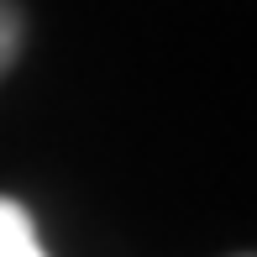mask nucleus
<instances>
[{
    "mask_svg": "<svg viewBox=\"0 0 257 257\" xmlns=\"http://www.w3.org/2000/svg\"><path fill=\"white\" fill-rule=\"evenodd\" d=\"M0 257H48L42 241H37L32 215L16 200H6V194H0Z\"/></svg>",
    "mask_w": 257,
    "mask_h": 257,
    "instance_id": "f257e3e1",
    "label": "nucleus"
},
{
    "mask_svg": "<svg viewBox=\"0 0 257 257\" xmlns=\"http://www.w3.org/2000/svg\"><path fill=\"white\" fill-rule=\"evenodd\" d=\"M16 53H21V11L16 0H0V79L16 63Z\"/></svg>",
    "mask_w": 257,
    "mask_h": 257,
    "instance_id": "f03ea898",
    "label": "nucleus"
},
{
    "mask_svg": "<svg viewBox=\"0 0 257 257\" xmlns=\"http://www.w3.org/2000/svg\"><path fill=\"white\" fill-rule=\"evenodd\" d=\"M236 257H247V252H236Z\"/></svg>",
    "mask_w": 257,
    "mask_h": 257,
    "instance_id": "7ed1b4c3",
    "label": "nucleus"
}]
</instances>
